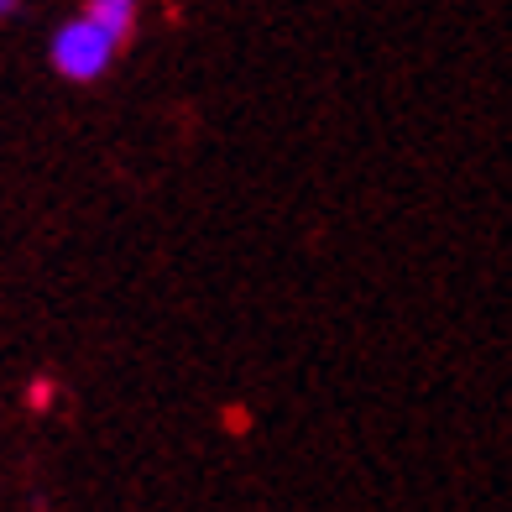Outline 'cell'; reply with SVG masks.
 I'll use <instances>...</instances> for the list:
<instances>
[{"label": "cell", "mask_w": 512, "mask_h": 512, "mask_svg": "<svg viewBox=\"0 0 512 512\" xmlns=\"http://www.w3.org/2000/svg\"><path fill=\"white\" fill-rule=\"evenodd\" d=\"M115 48H121V42L105 37L89 16L63 21L58 37H53V68H58L63 79H74V84H89V79H100L105 68H110Z\"/></svg>", "instance_id": "6da1fadb"}, {"label": "cell", "mask_w": 512, "mask_h": 512, "mask_svg": "<svg viewBox=\"0 0 512 512\" xmlns=\"http://www.w3.org/2000/svg\"><path fill=\"white\" fill-rule=\"evenodd\" d=\"M16 11V0H0V16H11Z\"/></svg>", "instance_id": "277c9868"}, {"label": "cell", "mask_w": 512, "mask_h": 512, "mask_svg": "<svg viewBox=\"0 0 512 512\" xmlns=\"http://www.w3.org/2000/svg\"><path fill=\"white\" fill-rule=\"evenodd\" d=\"M84 16L95 21V27H100L105 37L126 42V37H131V27H136V0H89Z\"/></svg>", "instance_id": "7a4b0ae2"}, {"label": "cell", "mask_w": 512, "mask_h": 512, "mask_svg": "<svg viewBox=\"0 0 512 512\" xmlns=\"http://www.w3.org/2000/svg\"><path fill=\"white\" fill-rule=\"evenodd\" d=\"M53 403V382L48 377H37V387H32V408H48Z\"/></svg>", "instance_id": "3957f363"}]
</instances>
